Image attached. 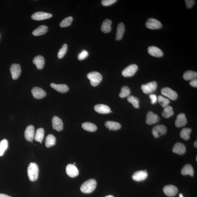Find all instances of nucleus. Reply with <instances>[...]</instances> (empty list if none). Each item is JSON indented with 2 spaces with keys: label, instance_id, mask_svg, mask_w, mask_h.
I'll use <instances>...</instances> for the list:
<instances>
[{
  "label": "nucleus",
  "instance_id": "obj_15",
  "mask_svg": "<svg viewBox=\"0 0 197 197\" xmlns=\"http://www.w3.org/2000/svg\"><path fill=\"white\" fill-rule=\"evenodd\" d=\"M52 126L54 129L61 131L63 128V123L62 120L57 116H54L52 118Z\"/></svg>",
  "mask_w": 197,
  "mask_h": 197
},
{
  "label": "nucleus",
  "instance_id": "obj_11",
  "mask_svg": "<svg viewBox=\"0 0 197 197\" xmlns=\"http://www.w3.org/2000/svg\"><path fill=\"white\" fill-rule=\"evenodd\" d=\"M51 14L43 12H37L33 14L31 18L37 20H41L47 19L52 17Z\"/></svg>",
  "mask_w": 197,
  "mask_h": 197
},
{
  "label": "nucleus",
  "instance_id": "obj_40",
  "mask_svg": "<svg viewBox=\"0 0 197 197\" xmlns=\"http://www.w3.org/2000/svg\"><path fill=\"white\" fill-rule=\"evenodd\" d=\"M68 49V45L66 43L64 44L61 48L60 49L58 53V57L60 59L63 58L64 55H65Z\"/></svg>",
  "mask_w": 197,
  "mask_h": 197
},
{
  "label": "nucleus",
  "instance_id": "obj_39",
  "mask_svg": "<svg viewBox=\"0 0 197 197\" xmlns=\"http://www.w3.org/2000/svg\"><path fill=\"white\" fill-rule=\"evenodd\" d=\"M158 100L162 107L163 108L168 106L170 103V101L168 99L165 98L161 95H159L158 96Z\"/></svg>",
  "mask_w": 197,
  "mask_h": 197
},
{
  "label": "nucleus",
  "instance_id": "obj_30",
  "mask_svg": "<svg viewBox=\"0 0 197 197\" xmlns=\"http://www.w3.org/2000/svg\"><path fill=\"white\" fill-rule=\"evenodd\" d=\"M82 127L84 129L90 132H94L97 130V126L94 123L91 122H85L82 124Z\"/></svg>",
  "mask_w": 197,
  "mask_h": 197
},
{
  "label": "nucleus",
  "instance_id": "obj_10",
  "mask_svg": "<svg viewBox=\"0 0 197 197\" xmlns=\"http://www.w3.org/2000/svg\"><path fill=\"white\" fill-rule=\"evenodd\" d=\"M159 120L160 118L159 116L152 111H149L147 114L146 122V123L149 125L156 123Z\"/></svg>",
  "mask_w": 197,
  "mask_h": 197
},
{
  "label": "nucleus",
  "instance_id": "obj_2",
  "mask_svg": "<svg viewBox=\"0 0 197 197\" xmlns=\"http://www.w3.org/2000/svg\"><path fill=\"white\" fill-rule=\"evenodd\" d=\"M39 173V168L36 163H30L28 168V173L29 179L30 181H34L38 179Z\"/></svg>",
  "mask_w": 197,
  "mask_h": 197
},
{
  "label": "nucleus",
  "instance_id": "obj_16",
  "mask_svg": "<svg viewBox=\"0 0 197 197\" xmlns=\"http://www.w3.org/2000/svg\"><path fill=\"white\" fill-rule=\"evenodd\" d=\"M66 171L67 175L70 177H75L78 175L79 172L77 168L72 164H69L67 165Z\"/></svg>",
  "mask_w": 197,
  "mask_h": 197
},
{
  "label": "nucleus",
  "instance_id": "obj_3",
  "mask_svg": "<svg viewBox=\"0 0 197 197\" xmlns=\"http://www.w3.org/2000/svg\"><path fill=\"white\" fill-rule=\"evenodd\" d=\"M87 77L90 81L91 84L92 86L96 87L100 83L102 80V76L97 72H92L87 75Z\"/></svg>",
  "mask_w": 197,
  "mask_h": 197
},
{
  "label": "nucleus",
  "instance_id": "obj_29",
  "mask_svg": "<svg viewBox=\"0 0 197 197\" xmlns=\"http://www.w3.org/2000/svg\"><path fill=\"white\" fill-rule=\"evenodd\" d=\"M44 136V129L42 128H39L36 131V133L34 136V139L37 141L42 143Z\"/></svg>",
  "mask_w": 197,
  "mask_h": 197
},
{
  "label": "nucleus",
  "instance_id": "obj_45",
  "mask_svg": "<svg viewBox=\"0 0 197 197\" xmlns=\"http://www.w3.org/2000/svg\"><path fill=\"white\" fill-rule=\"evenodd\" d=\"M190 84L192 87H197V80L196 78L190 81Z\"/></svg>",
  "mask_w": 197,
  "mask_h": 197
},
{
  "label": "nucleus",
  "instance_id": "obj_4",
  "mask_svg": "<svg viewBox=\"0 0 197 197\" xmlns=\"http://www.w3.org/2000/svg\"><path fill=\"white\" fill-rule=\"evenodd\" d=\"M167 132V128L163 124L155 126L152 130V134L155 138H158L159 136L165 134Z\"/></svg>",
  "mask_w": 197,
  "mask_h": 197
},
{
  "label": "nucleus",
  "instance_id": "obj_43",
  "mask_svg": "<svg viewBox=\"0 0 197 197\" xmlns=\"http://www.w3.org/2000/svg\"><path fill=\"white\" fill-rule=\"evenodd\" d=\"M185 1L188 9L191 8L195 4V1L194 0H186Z\"/></svg>",
  "mask_w": 197,
  "mask_h": 197
},
{
  "label": "nucleus",
  "instance_id": "obj_17",
  "mask_svg": "<svg viewBox=\"0 0 197 197\" xmlns=\"http://www.w3.org/2000/svg\"><path fill=\"white\" fill-rule=\"evenodd\" d=\"M148 176L147 172L140 171L136 172L132 176V178L135 181H140L146 179Z\"/></svg>",
  "mask_w": 197,
  "mask_h": 197
},
{
  "label": "nucleus",
  "instance_id": "obj_13",
  "mask_svg": "<svg viewBox=\"0 0 197 197\" xmlns=\"http://www.w3.org/2000/svg\"><path fill=\"white\" fill-rule=\"evenodd\" d=\"M34 126L30 125L26 128L25 132V137L28 141L32 142L34 138Z\"/></svg>",
  "mask_w": 197,
  "mask_h": 197
},
{
  "label": "nucleus",
  "instance_id": "obj_27",
  "mask_svg": "<svg viewBox=\"0 0 197 197\" xmlns=\"http://www.w3.org/2000/svg\"><path fill=\"white\" fill-rule=\"evenodd\" d=\"M105 127L109 129L113 130H117L121 128V124L118 122L113 121H107L105 124Z\"/></svg>",
  "mask_w": 197,
  "mask_h": 197
},
{
  "label": "nucleus",
  "instance_id": "obj_35",
  "mask_svg": "<svg viewBox=\"0 0 197 197\" xmlns=\"http://www.w3.org/2000/svg\"><path fill=\"white\" fill-rule=\"evenodd\" d=\"M8 147V142L7 140L3 139L0 142V156H2Z\"/></svg>",
  "mask_w": 197,
  "mask_h": 197
},
{
  "label": "nucleus",
  "instance_id": "obj_21",
  "mask_svg": "<svg viewBox=\"0 0 197 197\" xmlns=\"http://www.w3.org/2000/svg\"><path fill=\"white\" fill-rule=\"evenodd\" d=\"M33 62L38 69H42L44 67L45 60L44 58L42 56L39 55L35 57Z\"/></svg>",
  "mask_w": 197,
  "mask_h": 197
},
{
  "label": "nucleus",
  "instance_id": "obj_22",
  "mask_svg": "<svg viewBox=\"0 0 197 197\" xmlns=\"http://www.w3.org/2000/svg\"><path fill=\"white\" fill-rule=\"evenodd\" d=\"M94 110L96 112L102 114H109L111 111L110 108L107 105L103 104H98L95 105Z\"/></svg>",
  "mask_w": 197,
  "mask_h": 197
},
{
  "label": "nucleus",
  "instance_id": "obj_38",
  "mask_svg": "<svg viewBox=\"0 0 197 197\" xmlns=\"http://www.w3.org/2000/svg\"><path fill=\"white\" fill-rule=\"evenodd\" d=\"M72 21H73V18L72 16H69L64 19L60 23V26L61 28L67 27L71 25Z\"/></svg>",
  "mask_w": 197,
  "mask_h": 197
},
{
  "label": "nucleus",
  "instance_id": "obj_7",
  "mask_svg": "<svg viewBox=\"0 0 197 197\" xmlns=\"http://www.w3.org/2000/svg\"><path fill=\"white\" fill-rule=\"evenodd\" d=\"M147 28L150 29H158L162 26L161 22L155 19L149 18L146 23Z\"/></svg>",
  "mask_w": 197,
  "mask_h": 197
},
{
  "label": "nucleus",
  "instance_id": "obj_48",
  "mask_svg": "<svg viewBox=\"0 0 197 197\" xmlns=\"http://www.w3.org/2000/svg\"><path fill=\"white\" fill-rule=\"evenodd\" d=\"M179 197H184L183 196V195L182 194H179Z\"/></svg>",
  "mask_w": 197,
  "mask_h": 197
},
{
  "label": "nucleus",
  "instance_id": "obj_28",
  "mask_svg": "<svg viewBox=\"0 0 197 197\" xmlns=\"http://www.w3.org/2000/svg\"><path fill=\"white\" fill-rule=\"evenodd\" d=\"M112 21L110 20L106 19L104 21L101 26V30L105 34H107L110 32L111 30V25Z\"/></svg>",
  "mask_w": 197,
  "mask_h": 197
},
{
  "label": "nucleus",
  "instance_id": "obj_24",
  "mask_svg": "<svg viewBox=\"0 0 197 197\" xmlns=\"http://www.w3.org/2000/svg\"><path fill=\"white\" fill-rule=\"evenodd\" d=\"M48 30V27L44 25H42L35 29L32 32V34L35 36H38L44 34Z\"/></svg>",
  "mask_w": 197,
  "mask_h": 197
},
{
  "label": "nucleus",
  "instance_id": "obj_46",
  "mask_svg": "<svg viewBox=\"0 0 197 197\" xmlns=\"http://www.w3.org/2000/svg\"><path fill=\"white\" fill-rule=\"evenodd\" d=\"M0 197H12L11 196H10L7 195L3 194H0Z\"/></svg>",
  "mask_w": 197,
  "mask_h": 197
},
{
  "label": "nucleus",
  "instance_id": "obj_8",
  "mask_svg": "<svg viewBox=\"0 0 197 197\" xmlns=\"http://www.w3.org/2000/svg\"><path fill=\"white\" fill-rule=\"evenodd\" d=\"M161 93L162 94L168 97L172 100H175L177 98V93L168 87H165L162 89Z\"/></svg>",
  "mask_w": 197,
  "mask_h": 197
},
{
  "label": "nucleus",
  "instance_id": "obj_18",
  "mask_svg": "<svg viewBox=\"0 0 197 197\" xmlns=\"http://www.w3.org/2000/svg\"><path fill=\"white\" fill-rule=\"evenodd\" d=\"M187 120L184 113H181L178 115L176 118L175 124L176 127L180 128L185 126L187 123Z\"/></svg>",
  "mask_w": 197,
  "mask_h": 197
},
{
  "label": "nucleus",
  "instance_id": "obj_19",
  "mask_svg": "<svg viewBox=\"0 0 197 197\" xmlns=\"http://www.w3.org/2000/svg\"><path fill=\"white\" fill-rule=\"evenodd\" d=\"M186 147L181 143L177 142L174 146L172 149L173 152L179 155H182L185 153Z\"/></svg>",
  "mask_w": 197,
  "mask_h": 197
},
{
  "label": "nucleus",
  "instance_id": "obj_6",
  "mask_svg": "<svg viewBox=\"0 0 197 197\" xmlns=\"http://www.w3.org/2000/svg\"><path fill=\"white\" fill-rule=\"evenodd\" d=\"M157 86V82L153 81L149 83L146 84L142 85L141 88L143 92L145 94H148L154 92L156 90Z\"/></svg>",
  "mask_w": 197,
  "mask_h": 197
},
{
  "label": "nucleus",
  "instance_id": "obj_42",
  "mask_svg": "<svg viewBox=\"0 0 197 197\" xmlns=\"http://www.w3.org/2000/svg\"><path fill=\"white\" fill-rule=\"evenodd\" d=\"M116 0H103L101 1V4L104 6H107L111 5L117 2Z\"/></svg>",
  "mask_w": 197,
  "mask_h": 197
},
{
  "label": "nucleus",
  "instance_id": "obj_47",
  "mask_svg": "<svg viewBox=\"0 0 197 197\" xmlns=\"http://www.w3.org/2000/svg\"><path fill=\"white\" fill-rule=\"evenodd\" d=\"M194 146H195V148H197V141H196L194 142Z\"/></svg>",
  "mask_w": 197,
  "mask_h": 197
},
{
  "label": "nucleus",
  "instance_id": "obj_44",
  "mask_svg": "<svg viewBox=\"0 0 197 197\" xmlns=\"http://www.w3.org/2000/svg\"><path fill=\"white\" fill-rule=\"evenodd\" d=\"M149 97H150L151 99V103H152V104H154L157 102V98L156 95L153 94H151L150 95V96H149Z\"/></svg>",
  "mask_w": 197,
  "mask_h": 197
},
{
  "label": "nucleus",
  "instance_id": "obj_32",
  "mask_svg": "<svg viewBox=\"0 0 197 197\" xmlns=\"http://www.w3.org/2000/svg\"><path fill=\"white\" fill-rule=\"evenodd\" d=\"M56 142L55 137L52 134H49L46 138L45 146L47 148L54 146Z\"/></svg>",
  "mask_w": 197,
  "mask_h": 197
},
{
  "label": "nucleus",
  "instance_id": "obj_9",
  "mask_svg": "<svg viewBox=\"0 0 197 197\" xmlns=\"http://www.w3.org/2000/svg\"><path fill=\"white\" fill-rule=\"evenodd\" d=\"M12 79L16 80L19 77L21 72V68L19 64H12L10 68Z\"/></svg>",
  "mask_w": 197,
  "mask_h": 197
},
{
  "label": "nucleus",
  "instance_id": "obj_31",
  "mask_svg": "<svg viewBox=\"0 0 197 197\" xmlns=\"http://www.w3.org/2000/svg\"><path fill=\"white\" fill-rule=\"evenodd\" d=\"M197 77V73L196 72L192 70H188L183 74V78L186 80H191L196 78Z\"/></svg>",
  "mask_w": 197,
  "mask_h": 197
},
{
  "label": "nucleus",
  "instance_id": "obj_1",
  "mask_svg": "<svg viewBox=\"0 0 197 197\" xmlns=\"http://www.w3.org/2000/svg\"><path fill=\"white\" fill-rule=\"evenodd\" d=\"M96 181L95 179H92L87 180L81 186V191L84 193H91L96 188Z\"/></svg>",
  "mask_w": 197,
  "mask_h": 197
},
{
  "label": "nucleus",
  "instance_id": "obj_34",
  "mask_svg": "<svg viewBox=\"0 0 197 197\" xmlns=\"http://www.w3.org/2000/svg\"><path fill=\"white\" fill-rule=\"evenodd\" d=\"M174 111L172 108L170 106H167L164 108L162 115L166 118H169L172 116Z\"/></svg>",
  "mask_w": 197,
  "mask_h": 197
},
{
  "label": "nucleus",
  "instance_id": "obj_41",
  "mask_svg": "<svg viewBox=\"0 0 197 197\" xmlns=\"http://www.w3.org/2000/svg\"><path fill=\"white\" fill-rule=\"evenodd\" d=\"M88 55V53L87 51L86 50L83 51L78 55V59L79 60H82L86 59Z\"/></svg>",
  "mask_w": 197,
  "mask_h": 197
},
{
  "label": "nucleus",
  "instance_id": "obj_14",
  "mask_svg": "<svg viewBox=\"0 0 197 197\" xmlns=\"http://www.w3.org/2000/svg\"><path fill=\"white\" fill-rule=\"evenodd\" d=\"M32 92L33 96L35 99H41L46 95V92L43 89L38 87H35L32 89Z\"/></svg>",
  "mask_w": 197,
  "mask_h": 197
},
{
  "label": "nucleus",
  "instance_id": "obj_33",
  "mask_svg": "<svg viewBox=\"0 0 197 197\" xmlns=\"http://www.w3.org/2000/svg\"><path fill=\"white\" fill-rule=\"evenodd\" d=\"M192 132L191 128H183L180 132V136L184 140H187L190 138V134Z\"/></svg>",
  "mask_w": 197,
  "mask_h": 197
},
{
  "label": "nucleus",
  "instance_id": "obj_36",
  "mask_svg": "<svg viewBox=\"0 0 197 197\" xmlns=\"http://www.w3.org/2000/svg\"><path fill=\"white\" fill-rule=\"evenodd\" d=\"M127 100L128 102L132 104L135 108L138 109L139 107V101L137 97L132 95L128 96Z\"/></svg>",
  "mask_w": 197,
  "mask_h": 197
},
{
  "label": "nucleus",
  "instance_id": "obj_26",
  "mask_svg": "<svg viewBox=\"0 0 197 197\" xmlns=\"http://www.w3.org/2000/svg\"><path fill=\"white\" fill-rule=\"evenodd\" d=\"M181 173L183 175H189L190 176H193L194 175L193 168L191 165L189 164H187L184 165L182 169Z\"/></svg>",
  "mask_w": 197,
  "mask_h": 197
},
{
  "label": "nucleus",
  "instance_id": "obj_5",
  "mask_svg": "<svg viewBox=\"0 0 197 197\" xmlns=\"http://www.w3.org/2000/svg\"><path fill=\"white\" fill-rule=\"evenodd\" d=\"M138 67L136 64L130 65L125 68L122 72V74L125 77L133 76L137 70Z\"/></svg>",
  "mask_w": 197,
  "mask_h": 197
},
{
  "label": "nucleus",
  "instance_id": "obj_50",
  "mask_svg": "<svg viewBox=\"0 0 197 197\" xmlns=\"http://www.w3.org/2000/svg\"><path fill=\"white\" fill-rule=\"evenodd\" d=\"M196 161H197V157H196Z\"/></svg>",
  "mask_w": 197,
  "mask_h": 197
},
{
  "label": "nucleus",
  "instance_id": "obj_23",
  "mask_svg": "<svg viewBox=\"0 0 197 197\" xmlns=\"http://www.w3.org/2000/svg\"><path fill=\"white\" fill-rule=\"evenodd\" d=\"M50 85L51 88L62 93L67 92L69 89L67 85L65 84H56L52 83Z\"/></svg>",
  "mask_w": 197,
  "mask_h": 197
},
{
  "label": "nucleus",
  "instance_id": "obj_20",
  "mask_svg": "<svg viewBox=\"0 0 197 197\" xmlns=\"http://www.w3.org/2000/svg\"><path fill=\"white\" fill-rule=\"evenodd\" d=\"M148 53L153 57H162L163 53L162 51L158 47L155 46H151L148 48Z\"/></svg>",
  "mask_w": 197,
  "mask_h": 197
},
{
  "label": "nucleus",
  "instance_id": "obj_37",
  "mask_svg": "<svg viewBox=\"0 0 197 197\" xmlns=\"http://www.w3.org/2000/svg\"><path fill=\"white\" fill-rule=\"evenodd\" d=\"M130 94V90L128 87L124 86L121 88V92L119 94V96L121 98H124V97L129 96Z\"/></svg>",
  "mask_w": 197,
  "mask_h": 197
},
{
  "label": "nucleus",
  "instance_id": "obj_25",
  "mask_svg": "<svg viewBox=\"0 0 197 197\" xmlns=\"http://www.w3.org/2000/svg\"><path fill=\"white\" fill-rule=\"evenodd\" d=\"M124 31H125V28H124L123 23H120L117 27V34H116V40H121L123 37Z\"/></svg>",
  "mask_w": 197,
  "mask_h": 197
},
{
  "label": "nucleus",
  "instance_id": "obj_49",
  "mask_svg": "<svg viewBox=\"0 0 197 197\" xmlns=\"http://www.w3.org/2000/svg\"><path fill=\"white\" fill-rule=\"evenodd\" d=\"M105 197H114L112 195H109V196H105Z\"/></svg>",
  "mask_w": 197,
  "mask_h": 197
},
{
  "label": "nucleus",
  "instance_id": "obj_12",
  "mask_svg": "<svg viewBox=\"0 0 197 197\" xmlns=\"http://www.w3.org/2000/svg\"><path fill=\"white\" fill-rule=\"evenodd\" d=\"M163 191L166 195L172 197L175 196L177 194L178 190L176 186L169 185L165 186L163 187Z\"/></svg>",
  "mask_w": 197,
  "mask_h": 197
}]
</instances>
